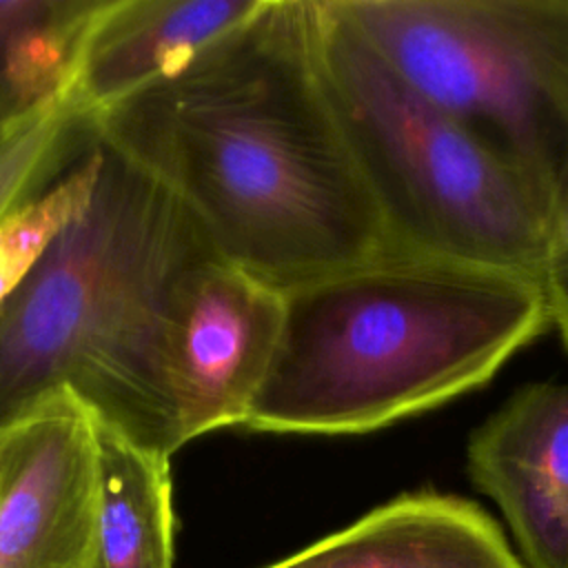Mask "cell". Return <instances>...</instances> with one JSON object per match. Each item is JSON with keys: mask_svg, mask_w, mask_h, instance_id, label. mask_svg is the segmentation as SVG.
I'll use <instances>...</instances> for the list:
<instances>
[{"mask_svg": "<svg viewBox=\"0 0 568 568\" xmlns=\"http://www.w3.org/2000/svg\"><path fill=\"white\" fill-rule=\"evenodd\" d=\"M98 515L93 417L71 393L0 430V568H93Z\"/></svg>", "mask_w": 568, "mask_h": 568, "instance_id": "7", "label": "cell"}, {"mask_svg": "<svg viewBox=\"0 0 568 568\" xmlns=\"http://www.w3.org/2000/svg\"><path fill=\"white\" fill-rule=\"evenodd\" d=\"M260 2L102 0L82 31L69 91L95 115L184 71Z\"/></svg>", "mask_w": 568, "mask_h": 568, "instance_id": "9", "label": "cell"}, {"mask_svg": "<svg viewBox=\"0 0 568 568\" xmlns=\"http://www.w3.org/2000/svg\"><path fill=\"white\" fill-rule=\"evenodd\" d=\"M468 473L499 506L524 568H568V384L519 386L470 433Z\"/></svg>", "mask_w": 568, "mask_h": 568, "instance_id": "8", "label": "cell"}, {"mask_svg": "<svg viewBox=\"0 0 568 568\" xmlns=\"http://www.w3.org/2000/svg\"><path fill=\"white\" fill-rule=\"evenodd\" d=\"M537 282L546 300L548 322L557 328L561 346L568 353V151L550 180Z\"/></svg>", "mask_w": 568, "mask_h": 568, "instance_id": "15", "label": "cell"}, {"mask_svg": "<svg viewBox=\"0 0 568 568\" xmlns=\"http://www.w3.org/2000/svg\"><path fill=\"white\" fill-rule=\"evenodd\" d=\"M93 433L100 486L93 568H173L171 457L133 444L95 417Z\"/></svg>", "mask_w": 568, "mask_h": 568, "instance_id": "11", "label": "cell"}, {"mask_svg": "<svg viewBox=\"0 0 568 568\" xmlns=\"http://www.w3.org/2000/svg\"><path fill=\"white\" fill-rule=\"evenodd\" d=\"M98 142L93 113L71 93L0 129V222L67 175Z\"/></svg>", "mask_w": 568, "mask_h": 568, "instance_id": "13", "label": "cell"}, {"mask_svg": "<svg viewBox=\"0 0 568 568\" xmlns=\"http://www.w3.org/2000/svg\"><path fill=\"white\" fill-rule=\"evenodd\" d=\"M284 322V291L222 257L182 280L169 320L166 388L180 450L202 435L244 428Z\"/></svg>", "mask_w": 568, "mask_h": 568, "instance_id": "6", "label": "cell"}, {"mask_svg": "<svg viewBox=\"0 0 568 568\" xmlns=\"http://www.w3.org/2000/svg\"><path fill=\"white\" fill-rule=\"evenodd\" d=\"M266 568H524L477 504L433 490L399 495Z\"/></svg>", "mask_w": 568, "mask_h": 568, "instance_id": "10", "label": "cell"}, {"mask_svg": "<svg viewBox=\"0 0 568 568\" xmlns=\"http://www.w3.org/2000/svg\"><path fill=\"white\" fill-rule=\"evenodd\" d=\"M211 257L182 202L100 142L89 204L0 306V430L71 393L133 444L171 457L169 320L186 273Z\"/></svg>", "mask_w": 568, "mask_h": 568, "instance_id": "3", "label": "cell"}, {"mask_svg": "<svg viewBox=\"0 0 568 568\" xmlns=\"http://www.w3.org/2000/svg\"><path fill=\"white\" fill-rule=\"evenodd\" d=\"M93 122L222 260L282 291L388 248L322 73L315 0H262L184 71Z\"/></svg>", "mask_w": 568, "mask_h": 568, "instance_id": "1", "label": "cell"}, {"mask_svg": "<svg viewBox=\"0 0 568 568\" xmlns=\"http://www.w3.org/2000/svg\"><path fill=\"white\" fill-rule=\"evenodd\" d=\"M315 38L328 93L382 217L386 251L537 277L550 184L417 93L335 0H315Z\"/></svg>", "mask_w": 568, "mask_h": 568, "instance_id": "4", "label": "cell"}, {"mask_svg": "<svg viewBox=\"0 0 568 568\" xmlns=\"http://www.w3.org/2000/svg\"><path fill=\"white\" fill-rule=\"evenodd\" d=\"M417 93L550 184L568 151V0H335Z\"/></svg>", "mask_w": 568, "mask_h": 568, "instance_id": "5", "label": "cell"}, {"mask_svg": "<svg viewBox=\"0 0 568 568\" xmlns=\"http://www.w3.org/2000/svg\"><path fill=\"white\" fill-rule=\"evenodd\" d=\"M100 166V142L53 186L0 222V306L18 291L60 231L89 204Z\"/></svg>", "mask_w": 568, "mask_h": 568, "instance_id": "14", "label": "cell"}, {"mask_svg": "<svg viewBox=\"0 0 568 568\" xmlns=\"http://www.w3.org/2000/svg\"><path fill=\"white\" fill-rule=\"evenodd\" d=\"M102 0H0V129L69 91L84 27Z\"/></svg>", "mask_w": 568, "mask_h": 568, "instance_id": "12", "label": "cell"}, {"mask_svg": "<svg viewBox=\"0 0 568 568\" xmlns=\"http://www.w3.org/2000/svg\"><path fill=\"white\" fill-rule=\"evenodd\" d=\"M548 328L532 275L382 251L284 288L280 342L242 430L386 428L488 384Z\"/></svg>", "mask_w": 568, "mask_h": 568, "instance_id": "2", "label": "cell"}]
</instances>
